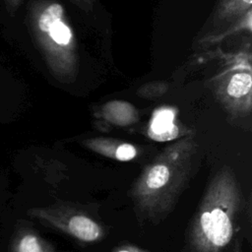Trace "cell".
<instances>
[{
  "label": "cell",
  "mask_w": 252,
  "mask_h": 252,
  "mask_svg": "<svg viewBox=\"0 0 252 252\" xmlns=\"http://www.w3.org/2000/svg\"><path fill=\"white\" fill-rule=\"evenodd\" d=\"M31 27L50 73L62 83L78 75L79 55L76 37L65 9L56 0H40L32 9Z\"/></svg>",
  "instance_id": "cell-1"
},
{
  "label": "cell",
  "mask_w": 252,
  "mask_h": 252,
  "mask_svg": "<svg viewBox=\"0 0 252 252\" xmlns=\"http://www.w3.org/2000/svg\"><path fill=\"white\" fill-rule=\"evenodd\" d=\"M239 204L237 186L228 173L217 176L199 208L192 238L200 252H218L231 240Z\"/></svg>",
  "instance_id": "cell-2"
},
{
  "label": "cell",
  "mask_w": 252,
  "mask_h": 252,
  "mask_svg": "<svg viewBox=\"0 0 252 252\" xmlns=\"http://www.w3.org/2000/svg\"><path fill=\"white\" fill-rule=\"evenodd\" d=\"M187 141L168 148L145 170L136 189V194L145 206H153L161 199L165 200L169 192L172 193L173 188L181 184L186 167L178 159Z\"/></svg>",
  "instance_id": "cell-3"
},
{
  "label": "cell",
  "mask_w": 252,
  "mask_h": 252,
  "mask_svg": "<svg viewBox=\"0 0 252 252\" xmlns=\"http://www.w3.org/2000/svg\"><path fill=\"white\" fill-rule=\"evenodd\" d=\"M252 75L250 56L238 54L232 64L220 75L218 83V94L228 106L250 110Z\"/></svg>",
  "instance_id": "cell-4"
},
{
  "label": "cell",
  "mask_w": 252,
  "mask_h": 252,
  "mask_svg": "<svg viewBox=\"0 0 252 252\" xmlns=\"http://www.w3.org/2000/svg\"><path fill=\"white\" fill-rule=\"evenodd\" d=\"M252 0H220L215 19L221 24H233L251 10Z\"/></svg>",
  "instance_id": "cell-5"
},
{
  "label": "cell",
  "mask_w": 252,
  "mask_h": 252,
  "mask_svg": "<svg viewBox=\"0 0 252 252\" xmlns=\"http://www.w3.org/2000/svg\"><path fill=\"white\" fill-rule=\"evenodd\" d=\"M174 114L170 110H160L158 111L153 118L151 123V135L154 139L163 141L169 140L174 138L177 133L178 129L173 124Z\"/></svg>",
  "instance_id": "cell-6"
},
{
  "label": "cell",
  "mask_w": 252,
  "mask_h": 252,
  "mask_svg": "<svg viewBox=\"0 0 252 252\" xmlns=\"http://www.w3.org/2000/svg\"><path fill=\"white\" fill-rule=\"evenodd\" d=\"M103 115L111 122L126 125L132 123L137 116L136 109L133 105L125 101H110L103 105Z\"/></svg>",
  "instance_id": "cell-7"
},
{
  "label": "cell",
  "mask_w": 252,
  "mask_h": 252,
  "mask_svg": "<svg viewBox=\"0 0 252 252\" xmlns=\"http://www.w3.org/2000/svg\"><path fill=\"white\" fill-rule=\"evenodd\" d=\"M69 228L73 235L84 241H94L99 234L98 225L85 216H75L69 221Z\"/></svg>",
  "instance_id": "cell-8"
},
{
  "label": "cell",
  "mask_w": 252,
  "mask_h": 252,
  "mask_svg": "<svg viewBox=\"0 0 252 252\" xmlns=\"http://www.w3.org/2000/svg\"><path fill=\"white\" fill-rule=\"evenodd\" d=\"M252 11H248L244 16H242L240 19H238L236 22L231 24L228 28V30L224 31L222 33L220 34H214V35H208L206 36L203 41L206 43H217L225 38L227 35L238 33L239 32H251V25H252Z\"/></svg>",
  "instance_id": "cell-9"
},
{
  "label": "cell",
  "mask_w": 252,
  "mask_h": 252,
  "mask_svg": "<svg viewBox=\"0 0 252 252\" xmlns=\"http://www.w3.org/2000/svg\"><path fill=\"white\" fill-rule=\"evenodd\" d=\"M14 252H43L40 240L32 233H24L19 236L13 245Z\"/></svg>",
  "instance_id": "cell-10"
},
{
  "label": "cell",
  "mask_w": 252,
  "mask_h": 252,
  "mask_svg": "<svg viewBox=\"0 0 252 252\" xmlns=\"http://www.w3.org/2000/svg\"><path fill=\"white\" fill-rule=\"evenodd\" d=\"M168 90V84L165 82H150L141 86L137 94L145 98H156L162 95Z\"/></svg>",
  "instance_id": "cell-11"
},
{
  "label": "cell",
  "mask_w": 252,
  "mask_h": 252,
  "mask_svg": "<svg viewBox=\"0 0 252 252\" xmlns=\"http://www.w3.org/2000/svg\"><path fill=\"white\" fill-rule=\"evenodd\" d=\"M137 155V151L133 145L122 144L120 145L115 152V158L122 161H127L134 158Z\"/></svg>",
  "instance_id": "cell-12"
},
{
  "label": "cell",
  "mask_w": 252,
  "mask_h": 252,
  "mask_svg": "<svg viewBox=\"0 0 252 252\" xmlns=\"http://www.w3.org/2000/svg\"><path fill=\"white\" fill-rule=\"evenodd\" d=\"M76 6L81 8L82 10L89 12L93 9L94 0H71Z\"/></svg>",
  "instance_id": "cell-13"
},
{
  "label": "cell",
  "mask_w": 252,
  "mask_h": 252,
  "mask_svg": "<svg viewBox=\"0 0 252 252\" xmlns=\"http://www.w3.org/2000/svg\"><path fill=\"white\" fill-rule=\"evenodd\" d=\"M7 1V4L10 8L12 9H16L18 7V5L20 4L21 0H6Z\"/></svg>",
  "instance_id": "cell-14"
},
{
  "label": "cell",
  "mask_w": 252,
  "mask_h": 252,
  "mask_svg": "<svg viewBox=\"0 0 252 252\" xmlns=\"http://www.w3.org/2000/svg\"><path fill=\"white\" fill-rule=\"evenodd\" d=\"M118 252H133V251H130V250H120Z\"/></svg>",
  "instance_id": "cell-15"
}]
</instances>
